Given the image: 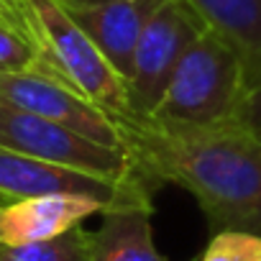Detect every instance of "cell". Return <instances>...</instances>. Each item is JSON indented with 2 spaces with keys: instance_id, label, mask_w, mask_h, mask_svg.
<instances>
[{
  "instance_id": "obj_1",
  "label": "cell",
  "mask_w": 261,
  "mask_h": 261,
  "mask_svg": "<svg viewBox=\"0 0 261 261\" xmlns=\"http://www.w3.org/2000/svg\"><path fill=\"white\" fill-rule=\"evenodd\" d=\"M120 141L139 172L187 190L207 218L210 236H261V136L246 123L190 125L151 113H113Z\"/></svg>"
},
{
  "instance_id": "obj_2",
  "label": "cell",
  "mask_w": 261,
  "mask_h": 261,
  "mask_svg": "<svg viewBox=\"0 0 261 261\" xmlns=\"http://www.w3.org/2000/svg\"><path fill=\"white\" fill-rule=\"evenodd\" d=\"M248 82L238 51L205 29L179 59L151 115L190 125H223L241 120Z\"/></svg>"
},
{
  "instance_id": "obj_3",
  "label": "cell",
  "mask_w": 261,
  "mask_h": 261,
  "mask_svg": "<svg viewBox=\"0 0 261 261\" xmlns=\"http://www.w3.org/2000/svg\"><path fill=\"white\" fill-rule=\"evenodd\" d=\"M31 8L39 23L49 72L77 87L87 100L108 110L110 115L128 113V82L100 51V46L77 26L64 6H59L57 0H31Z\"/></svg>"
},
{
  "instance_id": "obj_4",
  "label": "cell",
  "mask_w": 261,
  "mask_h": 261,
  "mask_svg": "<svg viewBox=\"0 0 261 261\" xmlns=\"http://www.w3.org/2000/svg\"><path fill=\"white\" fill-rule=\"evenodd\" d=\"M0 146L97 177L118 182H146L151 185L125 149L102 146L77 130L21 110L16 105L0 102ZM154 187V185H151ZM156 190V187H154Z\"/></svg>"
},
{
  "instance_id": "obj_5",
  "label": "cell",
  "mask_w": 261,
  "mask_h": 261,
  "mask_svg": "<svg viewBox=\"0 0 261 261\" xmlns=\"http://www.w3.org/2000/svg\"><path fill=\"white\" fill-rule=\"evenodd\" d=\"M39 195H80L118 207H154V187L146 182H118L67 167H57L0 146V200H23Z\"/></svg>"
},
{
  "instance_id": "obj_6",
  "label": "cell",
  "mask_w": 261,
  "mask_h": 261,
  "mask_svg": "<svg viewBox=\"0 0 261 261\" xmlns=\"http://www.w3.org/2000/svg\"><path fill=\"white\" fill-rule=\"evenodd\" d=\"M202 31L205 23L185 0H164L146 23L134 51L128 74L130 110L154 113L179 59Z\"/></svg>"
},
{
  "instance_id": "obj_7",
  "label": "cell",
  "mask_w": 261,
  "mask_h": 261,
  "mask_svg": "<svg viewBox=\"0 0 261 261\" xmlns=\"http://www.w3.org/2000/svg\"><path fill=\"white\" fill-rule=\"evenodd\" d=\"M0 102L67 125L102 146L125 149L113 115L87 100L77 87L49 72H3L0 74Z\"/></svg>"
},
{
  "instance_id": "obj_8",
  "label": "cell",
  "mask_w": 261,
  "mask_h": 261,
  "mask_svg": "<svg viewBox=\"0 0 261 261\" xmlns=\"http://www.w3.org/2000/svg\"><path fill=\"white\" fill-rule=\"evenodd\" d=\"M164 0H90L64 8L128 82L139 39Z\"/></svg>"
},
{
  "instance_id": "obj_9",
  "label": "cell",
  "mask_w": 261,
  "mask_h": 261,
  "mask_svg": "<svg viewBox=\"0 0 261 261\" xmlns=\"http://www.w3.org/2000/svg\"><path fill=\"white\" fill-rule=\"evenodd\" d=\"M108 207L80 195H39L0 205V243L21 246L57 238Z\"/></svg>"
},
{
  "instance_id": "obj_10",
  "label": "cell",
  "mask_w": 261,
  "mask_h": 261,
  "mask_svg": "<svg viewBox=\"0 0 261 261\" xmlns=\"http://www.w3.org/2000/svg\"><path fill=\"white\" fill-rule=\"evenodd\" d=\"M223 41H228L246 72L248 90L261 82V0H185Z\"/></svg>"
},
{
  "instance_id": "obj_11",
  "label": "cell",
  "mask_w": 261,
  "mask_h": 261,
  "mask_svg": "<svg viewBox=\"0 0 261 261\" xmlns=\"http://www.w3.org/2000/svg\"><path fill=\"white\" fill-rule=\"evenodd\" d=\"M151 213L154 207L105 210L92 230V261H169L154 246Z\"/></svg>"
},
{
  "instance_id": "obj_12",
  "label": "cell",
  "mask_w": 261,
  "mask_h": 261,
  "mask_svg": "<svg viewBox=\"0 0 261 261\" xmlns=\"http://www.w3.org/2000/svg\"><path fill=\"white\" fill-rule=\"evenodd\" d=\"M0 261H92V233L82 225L36 243H0Z\"/></svg>"
},
{
  "instance_id": "obj_13",
  "label": "cell",
  "mask_w": 261,
  "mask_h": 261,
  "mask_svg": "<svg viewBox=\"0 0 261 261\" xmlns=\"http://www.w3.org/2000/svg\"><path fill=\"white\" fill-rule=\"evenodd\" d=\"M34 69L49 72L44 54L26 36H21L13 26H8L0 18V74L3 72H34Z\"/></svg>"
},
{
  "instance_id": "obj_14",
  "label": "cell",
  "mask_w": 261,
  "mask_h": 261,
  "mask_svg": "<svg viewBox=\"0 0 261 261\" xmlns=\"http://www.w3.org/2000/svg\"><path fill=\"white\" fill-rule=\"evenodd\" d=\"M195 261H261V236L246 230H220Z\"/></svg>"
},
{
  "instance_id": "obj_15",
  "label": "cell",
  "mask_w": 261,
  "mask_h": 261,
  "mask_svg": "<svg viewBox=\"0 0 261 261\" xmlns=\"http://www.w3.org/2000/svg\"><path fill=\"white\" fill-rule=\"evenodd\" d=\"M0 18H3L8 26H13L21 36H26L44 54L41 36H39V23H36V16H34V8H31V0H0Z\"/></svg>"
},
{
  "instance_id": "obj_16",
  "label": "cell",
  "mask_w": 261,
  "mask_h": 261,
  "mask_svg": "<svg viewBox=\"0 0 261 261\" xmlns=\"http://www.w3.org/2000/svg\"><path fill=\"white\" fill-rule=\"evenodd\" d=\"M241 123H246L251 130L261 136V82L248 90L246 102H243V113H241Z\"/></svg>"
},
{
  "instance_id": "obj_17",
  "label": "cell",
  "mask_w": 261,
  "mask_h": 261,
  "mask_svg": "<svg viewBox=\"0 0 261 261\" xmlns=\"http://www.w3.org/2000/svg\"><path fill=\"white\" fill-rule=\"evenodd\" d=\"M59 6H64V8H69V6H80V3H90V0H57Z\"/></svg>"
},
{
  "instance_id": "obj_18",
  "label": "cell",
  "mask_w": 261,
  "mask_h": 261,
  "mask_svg": "<svg viewBox=\"0 0 261 261\" xmlns=\"http://www.w3.org/2000/svg\"><path fill=\"white\" fill-rule=\"evenodd\" d=\"M0 205H3V200H0Z\"/></svg>"
}]
</instances>
